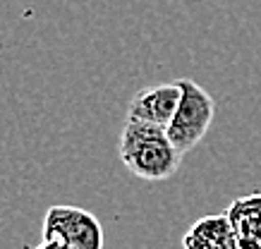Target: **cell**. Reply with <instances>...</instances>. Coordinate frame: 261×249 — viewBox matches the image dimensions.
<instances>
[{
	"instance_id": "obj_6",
	"label": "cell",
	"mask_w": 261,
	"mask_h": 249,
	"mask_svg": "<svg viewBox=\"0 0 261 249\" xmlns=\"http://www.w3.org/2000/svg\"><path fill=\"white\" fill-rule=\"evenodd\" d=\"M225 213L238 235L240 249H261V192L235 199Z\"/></svg>"
},
{
	"instance_id": "obj_5",
	"label": "cell",
	"mask_w": 261,
	"mask_h": 249,
	"mask_svg": "<svg viewBox=\"0 0 261 249\" xmlns=\"http://www.w3.org/2000/svg\"><path fill=\"white\" fill-rule=\"evenodd\" d=\"M182 249H240L228 213L199 218L182 237Z\"/></svg>"
},
{
	"instance_id": "obj_2",
	"label": "cell",
	"mask_w": 261,
	"mask_h": 249,
	"mask_svg": "<svg viewBox=\"0 0 261 249\" xmlns=\"http://www.w3.org/2000/svg\"><path fill=\"white\" fill-rule=\"evenodd\" d=\"M177 81H180V89H182V98L166 132L177 151L190 153L206 137V132L211 127V122H214L216 101L194 79L182 77Z\"/></svg>"
},
{
	"instance_id": "obj_4",
	"label": "cell",
	"mask_w": 261,
	"mask_h": 249,
	"mask_svg": "<svg viewBox=\"0 0 261 249\" xmlns=\"http://www.w3.org/2000/svg\"><path fill=\"white\" fill-rule=\"evenodd\" d=\"M180 81H168V84H153V87L139 89L127 105V120L146 122V125L168 129L177 105H180Z\"/></svg>"
},
{
	"instance_id": "obj_3",
	"label": "cell",
	"mask_w": 261,
	"mask_h": 249,
	"mask_svg": "<svg viewBox=\"0 0 261 249\" xmlns=\"http://www.w3.org/2000/svg\"><path fill=\"white\" fill-rule=\"evenodd\" d=\"M43 240L65 242L72 249H103L106 233L101 220L80 206H50L43 216Z\"/></svg>"
},
{
	"instance_id": "obj_7",
	"label": "cell",
	"mask_w": 261,
	"mask_h": 249,
	"mask_svg": "<svg viewBox=\"0 0 261 249\" xmlns=\"http://www.w3.org/2000/svg\"><path fill=\"white\" fill-rule=\"evenodd\" d=\"M34 249H72V247H67L65 242H58V240H41Z\"/></svg>"
},
{
	"instance_id": "obj_1",
	"label": "cell",
	"mask_w": 261,
	"mask_h": 249,
	"mask_svg": "<svg viewBox=\"0 0 261 249\" xmlns=\"http://www.w3.org/2000/svg\"><path fill=\"white\" fill-rule=\"evenodd\" d=\"M118 151L125 168L146 182H161L173 177L185 156L175 149L163 127L137 120L125 122Z\"/></svg>"
}]
</instances>
